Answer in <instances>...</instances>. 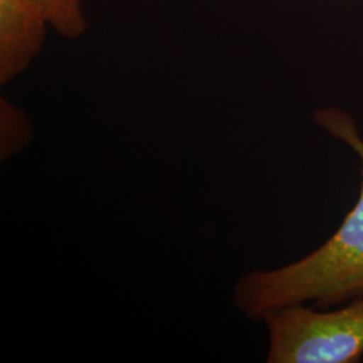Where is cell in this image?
Masks as SVG:
<instances>
[{"label": "cell", "instance_id": "cell-2", "mask_svg": "<svg viewBox=\"0 0 363 363\" xmlns=\"http://www.w3.org/2000/svg\"><path fill=\"white\" fill-rule=\"evenodd\" d=\"M269 363H355L363 357V296L334 311L291 304L268 312Z\"/></svg>", "mask_w": 363, "mask_h": 363}, {"label": "cell", "instance_id": "cell-4", "mask_svg": "<svg viewBox=\"0 0 363 363\" xmlns=\"http://www.w3.org/2000/svg\"><path fill=\"white\" fill-rule=\"evenodd\" d=\"M46 21L55 34L66 39L81 38L88 30L85 0H22Z\"/></svg>", "mask_w": 363, "mask_h": 363}, {"label": "cell", "instance_id": "cell-1", "mask_svg": "<svg viewBox=\"0 0 363 363\" xmlns=\"http://www.w3.org/2000/svg\"><path fill=\"white\" fill-rule=\"evenodd\" d=\"M315 121L361 159V193L322 247L283 268L253 271L238 280L234 304L250 319L262 320L268 312L291 304L312 303L325 310L363 296V138L352 117L340 109H320Z\"/></svg>", "mask_w": 363, "mask_h": 363}, {"label": "cell", "instance_id": "cell-3", "mask_svg": "<svg viewBox=\"0 0 363 363\" xmlns=\"http://www.w3.org/2000/svg\"><path fill=\"white\" fill-rule=\"evenodd\" d=\"M50 30L46 21L22 0H0V84L26 72L38 57Z\"/></svg>", "mask_w": 363, "mask_h": 363}, {"label": "cell", "instance_id": "cell-5", "mask_svg": "<svg viewBox=\"0 0 363 363\" xmlns=\"http://www.w3.org/2000/svg\"><path fill=\"white\" fill-rule=\"evenodd\" d=\"M0 154L1 160L18 154L28 145L34 130L26 112L7 99H0Z\"/></svg>", "mask_w": 363, "mask_h": 363}]
</instances>
